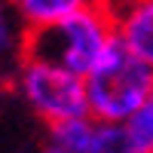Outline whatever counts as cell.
<instances>
[{
  "label": "cell",
  "mask_w": 153,
  "mask_h": 153,
  "mask_svg": "<svg viewBox=\"0 0 153 153\" xmlns=\"http://www.w3.org/2000/svg\"><path fill=\"white\" fill-rule=\"evenodd\" d=\"M117 40L110 6L92 3L49 28L25 34V52H37L76 74H89Z\"/></svg>",
  "instance_id": "cell-1"
},
{
  "label": "cell",
  "mask_w": 153,
  "mask_h": 153,
  "mask_svg": "<svg viewBox=\"0 0 153 153\" xmlns=\"http://www.w3.org/2000/svg\"><path fill=\"white\" fill-rule=\"evenodd\" d=\"M12 89H16L19 101L43 126L74 117H89L86 76L46 55L22 52L16 71H12Z\"/></svg>",
  "instance_id": "cell-2"
},
{
  "label": "cell",
  "mask_w": 153,
  "mask_h": 153,
  "mask_svg": "<svg viewBox=\"0 0 153 153\" xmlns=\"http://www.w3.org/2000/svg\"><path fill=\"white\" fill-rule=\"evenodd\" d=\"M89 117L98 123H126L153 95V65L129 52L120 40L86 74Z\"/></svg>",
  "instance_id": "cell-3"
},
{
  "label": "cell",
  "mask_w": 153,
  "mask_h": 153,
  "mask_svg": "<svg viewBox=\"0 0 153 153\" xmlns=\"http://www.w3.org/2000/svg\"><path fill=\"white\" fill-rule=\"evenodd\" d=\"M110 12L117 40L141 61L153 65V0H120Z\"/></svg>",
  "instance_id": "cell-4"
},
{
  "label": "cell",
  "mask_w": 153,
  "mask_h": 153,
  "mask_svg": "<svg viewBox=\"0 0 153 153\" xmlns=\"http://www.w3.org/2000/svg\"><path fill=\"white\" fill-rule=\"evenodd\" d=\"M92 3H98V0H9L12 16H16V22L22 25L25 34L49 28V25L68 19Z\"/></svg>",
  "instance_id": "cell-5"
},
{
  "label": "cell",
  "mask_w": 153,
  "mask_h": 153,
  "mask_svg": "<svg viewBox=\"0 0 153 153\" xmlns=\"http://www.w3.org/2000/svg\"><path fill=\"white\" fill-rule=\"evenodd\" d=\"M95 117H74L61 123H49L43 132V153H86L95 138Z\"/></svg>",
  "instance_id": "cell-6"
},
{
  "label": "cell",
  "mask_w": 153,
  "mask_h": 153,
  "mask_svg": "<svg viewBox=\"0 0 153 153\" xmlns=\"http://www.w3.org/2000/svg\"><path fill=\"white\" fill-rule=\"evenodd\" d=\"M86 153H141V150L132 144L123 123H98L95 138Z\"/></svg>",
  "instance_id": "cell-7"
},
{
  "label": "cell",
  "mask_w": 153,
  "mask_h": 153,
  "mask_svg": "<svg viewBox=\"0 0 153 153\" xmlns=\"http://www.w3.org/2000/svg\"><path fill=\"white\" fill-rule=\"evenodd\" d=\"M123 126H126V132H129L132 144L141 150V153H153V95H150Z\"/></svg>",
  "instance_id": "cell-8"
},
{
  "label": "cell",
  "mask_w": 153,
  "mask_h": 153,
  "mask_svg": "<svg viewBox=\"0 0 153 153\" xmlns=\"http://www.w3.org/2000/svg\"><path fill=\"white\" fill-rule=\"evenodd\" d=\"M0 49H16L25 52V31L12 16V6L0 0Z\"/></svg>",
  "instance_id": "cell-9"
}]
</instances>
